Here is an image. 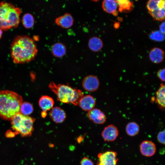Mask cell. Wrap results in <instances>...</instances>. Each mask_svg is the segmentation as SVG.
<instances>
[{"mask_svg": "<svg viewBox=\"0 0 165 165\" xmlns=\"http://www.w3.org/2000/svg\"><path fill=\"white\" fill-rule=\"evenodd\" d=\"M10 52L14 63L22 64L33 60L37 55L38 50L34 39L28 36L19 35L12 42Z\"/></svg>", "mask_w": 165, "mask_h": 165, "instance_id": "6da1fadb", "label": "cell"}, {"mask_svg": "<svg viewBox=\"0 0 165 165\" xmlns=\"http://www.w3.org/2000/svg\"><path fill=\"white\" fill-rule=\"evenodd\" d=\"M22 97L17 93L8 90L0 91V117L11 121L20 112V105L23 102Z\"/></svg>", "mask_w": 165, "mask_h": 165, "instance_id": "7a4b0ae2", "label": "cell"}, {"mask_svg": "<svg viewBox=\"0 0 165 165\" xmlns=\"http://www.w3.org/2000/svg\"><path fill=\"white\" fill-rule=\"evenodd\" d=\"M21 10L12 4L3 1L0 3V28L7 31L19 25Z\"/></svg>", "mask_w": 165, "mask_h": 165, "instance_id": "3957f363", "label": "cell"}, {"mask_svg": "<svg viewBox=\"0 0 165 165\" xmlns=\"http://www.w3.org/2000/svg\"><path fill=\"white\" fill-rule=\"evenodd\" d=\"M48 86L56 95L57 100L64 103H71L74 105H78L84 96L80 90L73 89L67 85L57 84L52 82L50 83Z\"/></svg>", "mask_w": 165, "mask_h": 165, "instance_id": "277c9868", "label": "cell"}, {"mask_svg": "<svg viewBox=\"0 0 165 165\" xmlns=\"http://www.w3.org/2000/svg\"><path fill=\"white\" fill-rule=\"evenodd\" d=\"M35 119L19 113L11 121V128L16 135L20 134L23 137L30 136L33 131V124Z\"/></svg>", "mask_w": 165, "mask_h": 165, "instance_id": "5b68a950", "label": "cell"}, {"mask_svg": "<svg viewBox=\"0 0 165 165\" xmlns=\"http://www.w3.org/2000/svg\"><path fill=\"white\" fill-rule=\"evenodd\" d=\"M165 2V0H148L147 8L154 20L159 21L164 20Z\"/></svg>", "mask_w": 165, "mask_h": 165, "instance_id": "8992f818", "label": "cell"}, {"mask_svg": "<svg viewBox=\"0 0 165 165\" xmlns=\"http://www.w3.org/2000/svg\"><path fill=\"white\" fill-rule=\"evenodd\" d=\"M98 161L97 165H116L118 160L117 154L114 151H107L98 155Z\"/></svg>", "mask_w": 165, "mask_h": 165, "instance_id": "52a82bcc", "label": "cell"}, {"mask_svg": "<svg viewBox=\"0 0 165 165\" xmlns=\"http://www.w3.org/2000/svg\"><path fill=\"white\" fill-rule=\"evenodd\" d=\"M100 82L98 78L96 76L89 75L83 79L82 82L83 88L86 90L92 92L97 90L99 88Z\"/></svg>", "mask_w": 165, "mask_h": 165, "instance_id": "ba28073f", "label": "cell"}, {"mask_svg": "<svg viewBox=\"0 0 165 165\" xmlns=\"http://www.w3.org/2000/svg\"><path fill=\"white\" fill-rule=\"evenodd\" d=\"M117 128L113 124H110L104 128L101 133V136L105 141H114L119 134Z\"/></svg>", "mask_w": 165, "mask_h": 165, "instance_id": "9c48e42d", "label": "cell"}, {"mask_svg": "<svg viewBox=\"0 0 165 165\" xmlns=\"http://www.w3.org/2000/svg\"><path fill=\"white\" fill-rule=\"evenodd\" d=\"M87 115L90 120L96 124H102L106 121L107 118L105 115L98 108H94L88 111Z\"/></svg>", "mask_w": 165, "mask_h": 165, "instance_id": "30bf717a", "label": "cell"}, {"mask_svg": "<svg viewBox=\"0 0 165 165\" xmlns=\"http://www.w3.org/2000/svg\"><path fill=\"white\" fill-rule=\"evenodd\" d=\"M140 150L143 155L146 157H151L155 153L156 147L155 144L152 141L145 140L141 143Z\"/></svg>", "mask_w": 165, "mask_h": 165, "instance_id": "8fae6325", "label": "cell"}, {"mask_svg": "<svg viewBox=\"0 0 165 165\" xmlns=\"http://www.w3.org/2000/svg\"><path fill=\"white\" fill-rule=\"evenodd\" d=\"M49 116L53 121L56 123H63L66 117L65 111L58 106L53 107L49 113Z\"/></svg>", "mask_w": 165, "mask_h": 165, "instance_id": "7c38bea8", "label": "cell"}, {"mask_svg": "<svg viewBox=\"0 0 165 165\" xmlns=\"http://www.w3.org/2000/svg\"><path fill=\"white\" fill-rule=\"evenodd\" d=\"M74 22L72 16L69 13H65L55 20V23L57 25L65 29L71 28L73 25Z\"/></svg>", "mask_w": 165, "mask_h": 165, "instance_id": "4fadbf2b", "label": "cell"}, {"mask_svg": "<svg viewBox=\"0 0 165 165\" xmlns=\"http://www.w3.org/2000/svg\"><path fill=\"white\" fill-rule=\"evenodd\" d=\"M95 105V99L92 96L89 95L83 96L78 104L82 110L88 112L94 108Z\"/></svg>", "mask_w": 165, "mask_h": 165, "instance_id": "5bb4252c", "label": "cell"}, {"mask_svg": "<svg viewBox=\"0 0 165 165\" xmlns=\"http://www.w3.org/2000/svg\"><path fill=\"white\" fill-rule=\"evenodd\" d=\"M149 57L152 62L158 64L162 62L164 59V54L163 50L158 47L152 48L149 53Z\"/></svg>", "mask_w": 165, "mask_h": 165, "instance_id": "9a60e30c", "label": "cell"}, {"mask_svg": "<svg viewBox=\"0 0 165 165\" xmlns=\"http://www.w3.org/2000/svg\"><path fill=\"white\" fill-rule=\"evenodd\" d=\"M156 102L159 108L163 110L165 106V86L162 83L156 92Z\"/></svg>", "mask_w": 165, "mask_h": 165, "instance_id": "2e32d148", "label": "cell"}, {"mask_svg": "<svg viewBox=\"0 0 165 165\" xmlns=\"http://www.w3.org/2000/svg\"><path fill=\"white\" fill-rule=\"evenodd\" d=\"M102 6L103 10L107 13L116 16L117 15V6L115 0H103Z\"/></svg>", "mask_w": 165, "mask_h": 165, "instance_id": "e0dca14e", "label": "cell"}, {"mask_svg": "<svg viewBox=\"0 0 165 165\" xmlns=\"http://www.w3.org/2000/svg\"><path fill=\"white\" fill-rule=\"evenodd\" d=\"M54 101L51 97L46 95L41 97L38 101V105L43 111L46 112L53 107Z\"/></svg>", "mask_w": 165, "mask_h": 165, "instance_id": "ac0fdd59", "label": "cell"}, {"mask_svg": "<svg viewBox=\"0 0 165 165\" xmlns=\"http://www.w3.org/2000/svg\"><path fill=\"white\" fill-rule=\"evenodd\" d=\"M88 46L91 51L97 52L100 51L103 46V42L101 39L97 37H93L89 40Z\"/></svg>", "mask_w": 165, "mask_h": 165, "instance_id": "d6986e66", "label": "cell"}, {"mask_svg": "<svg viewBox=\"0 0 165 165\" xmlns=\"http://www.w3.org/2000/svg\"><path fill=\"white\" fill-rule=\"evenodd\" d=\"M51 51L54 57L61 58L63 57L66 52V48L65 46L61 42H57L52 46Z\"/></svg>", "mask_w": 165, "mask_h": 165, "instance_id": "ffe728a7", "label": "cell"}, {"mask_svg": "<svg viewBox=\"0 0 165 165\" xmlns=\"http://www.w3.org/2000/svg\"><path fill=\"white\" fill-rule=\"evenodd\" d=\"M140 130L139 125L136 122H131L129 123L126 127L127 134L130 136H134L138 134Z\"/></svg>", "mask_w": 165, "mask_h": 165, "instance_id": "44dd1931", "label": "cell"}, {"mask_svg": "<svg viewBox=\"0 0 165 165\" xmlns=\"http://www.w3.org/2000/svg\"><path fill=\"white\" fill-rule=\"evenodd\" d=\"M34 18L31 14L27 13L22 17V23L24 26L26 28L29 29L32 28L34 24Z\"/></svg>", "mask_w": 165, "mask_h": 165, "instance_id": "7402d4cb", "label": "cell"}, {"mask_svg": "<svg viewBox=\"0 0 165 165\" xmlns=\"http://www.w3.org/2000/svg\"><path fill=\"white\" fill-rule=\"evenodd\" d=\"M33 111V108L32 105L27 102H23L20 108V113L22 114L28 116L31 114Z\"/></svg>", "mask_w": 165, "mask_h": 165, "instance_id": "603a6c76", "label": "cell"}, {"mask_svg": "<svg viewBox=\"0 0 165 165\" xmlns=\"http://www.w3.org/2000/svg\"><path fill=\"white\" fill-rule=\"evenodd\" d=\"M116 3H118L119 6V11L129 10L130 9L132 3L130 0H115Z\"/></svg>", "mask_w": 165, "mask_h": 165, "instance_id": "cb8c5ba5", "label": "cell"}, {"mask_svg": "<svg viewBox=\"0 0 165 165\" xmlns=\"http://www.w3.org/2000/svg\"><path fill=\"white\" fill-rule=\"evenodd\" d=\"M150 38L153 40L161 42L164 40V35L160 31H155L151 33Z\"/></svg>", "mask_w": 165, "mask_h": 165, "instance_id": "d4e9b609", "label": "cell"}, {"mask_svg": "<svg viewBox=\"0 0 165 165\" xmlns=\"http://www.w3.org/2000/svg\"><path fill=\"white\" fill-rule=\"evenodd\" d=\"M165 130L160 131L158 133L157 139L158 141L160 143L165 144Z\"/></svg>", "mask_w": 165, "mask_h": 165, "instance_id": "484cf974", "label": "cell"}, {"mask_svg": "<svg viewBox=\"0 0 165 165\" xmlns=\"http://www.w3.org/2000/svg\"><path fill=\"white\" fill-rule=\"evenodd\" d=\"M157 75L159 79L162 82L165 80V69L164 68L160 69L157 72Z\"/></svg>", "mask_w": 165, "mask_h": 165, "instance_id": "4316f807", "label": "cell"}, {"mask_svg": "<svg viewBox=\"0 0 165 165\" xmlns=\"http://www.w3.org/2000/svg\"><path fill=\"white\" fill-rule=\"evenodd\" d=\"M80 165H94L92 161L86 157H83L81 160Z\"/></svg>", "mask_w": 165, "mask_h": 165, "instance_id": "83f0119b", "label": "cell"}, {"mask_svg": "<svg viewBox=\"0 0 165 165\" xmlns=\"http://www.w3.org/2000/svg\"><path fill=\"white\" fill-rule=\"evenodd\" d=\"M16 135L15 132L10 130L7 131L5 134L6 137L7 138H13L15 137Z\"/></svg>", "mask_w": 165, "mask_h": 165, "instance_id": "f1b7e54d", "label": "cell"}, {"mask_svg": "<svg viewBox=\"0 0 165 165\" xmlns=\"http://www.w3.org/2000/svg\"><path fill=\"white\" fill-rule=\"evenodd\" d=\"M160 31L162 33H165V22L163 21L162 23L159 26Z\"/></svg>", "mask_w": 165, "mask_h": 165, "instance_id": "f546056e", "label": "cell"}, {"mask_svg": "<svg viewBox=\"0 0 165 165\" xmlns=\"http://www.w3.org/2000/svg\"><path fill=\"white\" fill-rule=\"evenodd\" d=\"M47 115L46 112L43 111L41 113V116L42 118H45Z\"/></svg>", "mask_w": 165, "mask_h": 165, "instance_id": "4dcf8cb0", "label": "cell"}, {"mask_svg": "<svg viewBox=\"0 0 165 165\" xmlns=\"http://www.w3.org/2000/svg\"><path fill=\"white\" fill-rule=\"evenodd\" d=\"M2 30L0 28V39L1 38L2 34Z\"/></svg>", "mask_w": 165, "mask_h": 165, "instance_id": "1f68e13d", "label": "cell"}, {"mask_svg": "<svg viewBox=\"0 0 165 165\" xmlns=\"http://www.w3.org/2000/svg\"><path fill=\"white\" fill-rule=\"evenodd\" d=\"M91 0L93 1L96 2L99 1V0Z\"/></svg>", "mask_w": 165, "mask_h": 165, "instance_id": "d6a6232c", "label": "cell"}]
</instances>
